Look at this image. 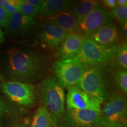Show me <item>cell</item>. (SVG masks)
<instances>
[{"instance_id":"cell-1","label":"cell","mask_w":127,"mask_h":127,"mask_svg":"<svg viewBox=\"0 0 127 127\" xmlns=\"http://www.w3.org/2000/svg\"><path fill=\"white\" fill-rule=\"evenodd\" d=\"M4 69L9 81L32 84L45 78L48 66L45 57L39 52L11 48L6 51Z\"/></svg>"},{"instance_id":"cell-2","label":"cell","mask_w":127,"mask_h":127,"mask_svg":"<svg viewBox=\"0 0 127 127\" xmlns=\"http://www.w3.org/2000/svg\"><path fill=\"white\" fill-rule=\"evenodd\" d=\"M36 98L57 125L65 111V94L56 78L48 75L36 87Z\"/></svg>"},{"instance_id":"cell-3","label":"cell","mask_w":127,"mask_h":127,"mask_svg":"<svg viewBox=\"0 0 127 127\" xmlns=\"http://www.w3.org/2000/svg\"><path fill=\"white\" fill-rule=\"evenodd\" d=\"M117 46L107 47L97 43L90 37L84 40L77 57L84 68L99 67L111 63L115 58Z\"/></svg>"},{"instance_id":"cell-4","label":"cell","mask_w":127,"mask_h":127,"mask_svg":"<svg viewBox=\"0 0 127 127\" xmlns=\"http://www.w3.org/2000/svg\"><path fill=\"white\" fill-rule=\"evenodd\" d=\"M58 124L60 127H104L105 123L101 112L66 108Z\"/></svg>"},{"instance_id":"cell-5","label":"cell","mask_w":127,"mask_h":127,"mask_svg":"<svg viewBox=\"0 0 127 127\" xmlns=\"http://www.w3.org/2000/svg\"><path fill=\"white\" fill-rule=\"evenodd\" d=\"M55 78L63 87L77 85L83 75L85 68L77 57L71 59L57 61L52 64Z\"/></svg>"},{"instance_id":"cell-6","label":"cell","mask_w":127,"mask_h":127,"mask_svg":"<svg viewBox=\"0 0 127 127\" xmlns=\"http://www.w3.org/2000/svg\"><path fill=\"white\" fill-rule=\"evenodd\" d=\"M0 88L11 101L21 105L31 108L35 103L36 87L34 84L7 81L1 84Z\"/></svg>"},{"instance_id":"cell-7","label":"cell","mask_w":127,"mask_h":127,"mask_svg":"<svg viewBox=\"0 0 127 127\" xmlns=\"http://www.w3.org/2000/svg\"><path fill=\"white\" fill-rule=\"evenodd\" d=\"M77 85L102 103L107 99L105 83L99 67L85 68L83 75Z\"/></svg>"},{"instance_id":"cell-8","label":"cell","mask_w":127,"mask_h":127,"mask_svg":"<svg viewBox=\"0 0 127 127\" xmlns=\"http://www.w3.org/2000/svg\"><path fill=\"white\" fill-rule=\"evenodd\" d=\"M66 108L76 109H89L101 112L102 102L81 90L78 85L67 87Z\"/></svg>"},{"instance_id":"cell-9","label":"cell","mask_w":127,"mask_h":127,"mask_svg":"<svg viewBox=\"0 0 127 127\" xmlns=\"http://www.w3.org/2000/svg\"><path fill=\"white\" fill-rule=\"evenodd\" d=\"M113 20L111 12L99 5L84 18L79 27L82 36L86 38L104 25L113 23Z\"/></svg>"},{"instance_id":"cell-10","label":"cell","mask_w":127,"mask_h":127,"mask_svg":"<svg viewBox=\"0 0 127 127\" xmlns=\"http://www.w3.org/2000/svg\"><path fill=\"white\" fill-rule=\"evenodd\" d=\"M105 124L127 121V101L124 96L113 94L101 109Z\"/></svg>"},{"instance_id":"cell-11","label":"cell","mask_w":127,"mask_h":127,"mask_svg":"<svg viewBox=\"0 0 127 127\" xmlns=\"http://www.w3.org/2000/svg\"><path fill=\"white\" fill-rule=\"evenodd\" d=\"M68 33L57 25L44 21L38 34L39 43L44 48L57 52Z\"/></svg>"},{"instance_id":"cell-12","label":"cell","mask_w":127,"mask_h":127,"mask_svg":"<svg viewBox=\"0 0 127 127\" xmlns=\"http://www.w3.org/2000/svg\"><path fill=\"white\" fill-rule=\"evenodd\" d=\"M37 22L33 17L17 12L9 15L5 28L11 35H21L35 28Z\"/></svg>"},{"instance_id":"cell-13","label":"cell","mask_w":127,"mask_h":127,"mask_svg":"<svg viewBox=\"0 0 127 127\" xmlns=\"http://www.w3.org/2000/svg\"><path fill=\"white\" fill-rule=\"evenodd\" d=\"M85 39L84 36L79 35H66L56 52V57L58 61L71 59L77 57L80 52Z\"/></svg>"},{"instance_id":"cell-14","label":"cell","mask_w":127,"mask_h":127,"mask_svg":"<svg viewBox=\"0 0 127 127\" xmlns=\"http://www.w3.org/2000/svg\"><path fill=\"white\" fill-rule=\"evenodd\" d=\"M89 37L102 45L114 47L120 42L121 33L117 25L112 23L100 28Z\"/></svg>"},{"instance_id":"cell-15","label":"cell","mask_w":127,"mask_h":127,"mask_svg":"<svg viewBox=\"0 0 127 127\" xmlns=\"http://www.w3.org/2000/svg\"><path fill=\"white\" fill-rule=\"evenodd\" d=\"M45 21L57 25L66 31L68 34H74L82 36L78 23L69 11L61 12L48 17L46 18Z\"/></svg>"},{"instance_id":"cell-16","label":"cell","mask_w":127,"mask_h":127,"mask_svg":"<svg viewBox=\"0 0 127 127\" xmlns=\"http://www.w3.org/2000/svg\"><path fill=\"white\" fill-rule=\"evenodd\" d=\"M74 1L68 0H47L44 1L39 14L45 18L51 17L61 12L68 11Z\"/></svg>"},{"instance_id":"cell-17","label":"cell","mask_w":127,"mask_h":127,"mask_svg":"<svg viewBox=\"0 0 127 127\" xmlns=\"http://www.w3.org/2000/svg\"><path fill=\"white\" fill-rule=\"evenodd\" d=\"M98 5H99V3L95 1L85 0L77 1L73 3L72 7L69 9V12L75 17L79 24L88 14L96 8Z\"/></svg>"},{"instance_id":"cell-18","label":"cell","mask_w":127,"mask_h":127,"mask_svg":"<svg viewBox=\"0 0 127 127\" xmlns=\"http://www.w3.org/2000/svg\"><path fill=\"white\" fill-rule=\"evenodd\" d=\"M55 125L56 124L47 109L40 107L34 114L31 127H54Z\"/></svg>"},{"instance_id":"cell-19","label":"cell","mask_w":127,"mask_h":127,"mask_svg":"<svg viewBox=\"0 0 127 127\" xmlns=\"http://www.w3.org/2000/svg\"><path fill=\"white\" fill-rule=\"evenodd\" d=\"M117 63L120 69L126 70L127 69V44L126 42L117 45L115 52Z\"/></svg>"},{"instance_id":"cell-20","label":"cell","mask_w":127,"mask_h":127,"mask_svg":"<svg viewBox=\"0 0 127 127\" xmlns=\"http://www.w3.org/2000/svg\"><path fill=\"white\" fill-rule=\"evenodd\" d=\"M18 8L22 14L33 18L39 14L38 9L25 2V0H18Z\"/></svg>"},{"instance_id":"cell-21","label":"cell","mask_w":127,"mask_h":127,"mask_svg":"<svg viewBox=\"0 0 127 127\" xmlns=\"http://www.w3.org/2000/svg\"><path fill=\"white\" fill-rule=\"evenodd\" d=\"M117 82L123 95L127 94V72L126 70L120 69L117 74Z\"/></svg>"},{"instance_id":"cell-22","label":"cell","mask_w":127,"mask_h":127,"mask_svg":"<svg viewBox=\"0 0 127 127\" xmlns=\"http://www.w3.org/2000/svg\"><path fill=\"white\" fill-rule=\"evenodd\" d=\"M10 103L5 98L0 95V125L4 117L11 111Z\"/></svg>"},{"instance_id":"cell-23","label":"cell","mask_w":127,"mask_h":127,"mask_svg":"<svg viewBox=\"0 0 127 127\" xmlns=\"http://www.w3.org/2000/svg\"><path fill=\"white\" fill-rule=\"evenodd\" d=\"M111 14L120 22L127 21V7L117 5L111 10Z\"/></svg>"},{"instance_id":"cell-24","label":"cell","mask_w":127,"mask_h":127,"mask_svg":"<svg viewBox=\"0 0 127 127\" xmlns=\"http://www.w3.org/2000/svg\"><path fill=\"white\" fill-rule=\"evenodd\" d=\"M2 7L8 15L20 12L18 8V0H6Z\"/></svg>"},{"instance_id":"cell-25","label":"cell","mask_w":127,"mask_h":127,"mask_svg":"<svg viewBox=\"0 0 127 127\" xmlns=\"http://www.w3.org/2000/svg\"><path fill=\"white\" fill-rule=\"evenodd\" d=\"M9 15L2 7H0V26L5 27Z\"/></svg>"},{"instance_id":"cell-26","label":"cell","mask_w":127,"mask_h":127,"mask_svg":"<svg viewBox=\"0 0 127 127\" xmlns=\"http://www.w3.org/2000/svg\"><path fill=\"white\" fill-rule=\"evenodd\" d=\"M26 2L31 5L35 8L38 11L40 10L44 3V0H25Z\"/></svg>"},{"instance_id":"cell-27","label":"cell","mask_w":127,"mask_h":127,"mask_svg":"<svg viewBox=\"0 0 127 127\" xmlns=\"http://www.w3.org/2000/svg\"><path fill=\"white\" fill-rule=\"evenodd\" d=\"M102 4L105 7L110 9H113L117 6L116 0H104L102 1Z\"/></svg>"},{"instance_id":"cell-28","label":"cell","mask_w":127,"mask_h":127,"mask_svg":"<svg viewBox=\"0 0 127 127\" xmlns=\"http://www.w3.org/2000/svg\"><path fill=\"white\" fill-rule=\"evenodd\" d=\"M121 25V31L123 35L127 38V21H125L120 22Z\"/></svg>"},{"instance_id":"cell-29","label":"cell","mask_w":127,"mask_h":127,"mask_svg":"<svg viewBox=\"0 0 127 127\" xmlns=\"http://www.w3.org/2000/svg\"><path fill=\"white\" fill-rule=\"evenodd\" d=\"M104 127H127V121L120 122V123L115 124H105Z\"/></svg>"},{"instance_id":"cell-30","label":"cell","mask_w":127,"mask_h":127,"mask_svg":"<svg viewBox=\"0 0 127 127\" xmlns=\"http://www.w3.org/2000/svg\"><path fill=\"white\" fill-rule=\"evenodd\" d=\"M117 5L120 7H127V0H117Z\"/></svg>"},{"instance_id":"cell-31","label":"cell","mask_w":127,"mask_h":127,"mask_svg":"<svg viewBox=\"0 0 127 127\" xmlns=\"http://www.w3.org/2000/svg\"><path fill=\"white\" fill-rule=\"evenodd\" d=\"M5 41V36L3 32V31L1 30V27H0V44L2 43L3 42Z\"/></svg>"},{"instance_id":"cell-32","label":"cell","mask_w":127,"mask_h":127,"mask_svg":"<svg viewBox=\"0 0 127 127\" xmlns=\"http://www.w3.org/2000/svg\"><path fill=\"white\" fill-rule=\"evenodd\" d=\"M12 127H29V126H28V125L26 123L24 122V123L18 124L14 125Z\"/></svg>"},{"instance_id":"cell-33","label":"cell","mask_w":127,"mask_h":127,"mask_svg":"<svg viewBox=\"0 0 127 127\" xmlns=\"http://www.w3.org/2000/svg\"><path fill=\"white\" fill-rule=\"evenodd\" d=\"M3 82H4V78H3V75L1 70V67H0V85H1V84Z\"/></svg>"},{"instance_id":"cell-34","label":"cell","mask_w":127,"mask_h":127,"mask_svg":"<svg viewBox=\"0 0 127 127\" xmlns=\"http://www.w3.org/2000/svg\"><path fill=\"white\" fill-rule=\"evenodd\" d=\"M4 2H5L4 0H0V7H2V5L4 4Z\"/></svg>"},{"instance_id":"cell-35","label":"cell","mask_w":127,"mask_h":127,"mask_svg":"<svg viewBox=\"0 0 127 127\" xmlns=\"http://www.w3.org/2000/svg\"><path fill=\"white\" fill-rule=\"evenodd\" d=\"M54 127H57V125H55V126Z\"/></svg>"}]
</instances>
